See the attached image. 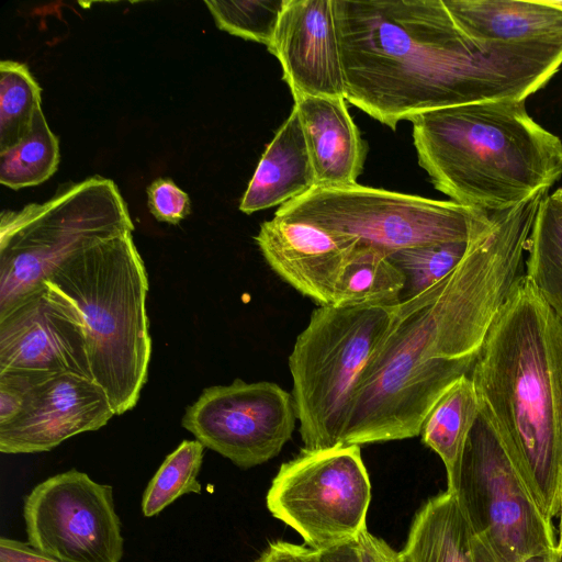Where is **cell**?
<instances>
[{
  "instance_id": "1",
  "label": "cell",
  "mask_w": 562,
  "mask_h": 562,
  "mask_svg": "<svg viewBox=\"0 0 562 562\" xmlns=\"http://www.w3.org/2000/svg\"><path fill=\"white\" fill-rule=\"evenodd\" d=\"M541 191L492 212L445 279L397 304L395 319L356 387L341 445L402 440L420 435L439 397L471 372L499 310L520 278Z\"/></svg>"
},
{
  "instance_id": "38",
  "label": "cell",
  "mask_w": 562,
  "mask_h": 562,
  "mask_svg": "<svg viewBox=\"0 0 562 562\" xmlns=\"http://www.w3.org/2000/svg\"><path fill=\"white\" fill-rule=\"evenodd\" d=\"M552 4L562 9V0H549Z\"/></svg>"
},
{
  "instance_id": "26",
  "label": "cell",
  "mask_w": 562,
  "mask_h": 562,
  "mask_svg": "<svg viewBox=\"0 0 562 562\" xmlns=\"http://www.w3.org/2000/svg\"><path fill=\"white\" fill-rule=\"evenodd\" d=\"M204 446L194 440H183L160 464L142 496V513L154 517L179 497L201 494L198 475L203 463Z\"/></svg>"
},
{
  "instance_id": "6",
  "label": "cell",
  "mask_w": 562,
  "mask_h": 562,
  "mask_svg": "<svg viewBox=\"0 0 562 562\" xmlns=\"http://www.w3.org/2000/svg\"><path fill=\"white\" fill-rule=\"evenodd\" d=\"M395 305L318 306L289 357L304 450L341 445L363 370L389 333Z\"/></svg>"
},
{
  "instance_id": "22",
  "label": "cell",
  "mask_w": 562,
  "mask_h": 562,
  "mask_svg": "<svg viewBox=\"0 0 562 562\" xmlns=\"http://www.w3.org/2000/svg\"><path fill=\"white\" fill-rule=\"evenodd\" d=\"M406 288V276L389 254L358 243L338 283L335 306L395 305Z\"/></svg>"
},
{
  "instance_id": "30",
  "label": "cell",
  "mask_w": 562,
  "mask_h": 562,
  "mask_svg": "<svg viewBox=\"0 0 562 562\" xmlns=\"http://www.w3.org/2000/svg\"><path fill=\"white\" fill-rule=\"evenodd\" d=\"M36 378L19 373L0 374V426L19 416Z\"/></svg>"
},
{
  "instance_id": "34",
  "label": "cell",
  "mask_w": 562,
  "mask_h": 562,
  "mask_svg": "<svg viewBox=\"0 0 562 562\" xmlns=\"http://www.w3.org/2000/svg\"><path fill=\"white\" fill-rule=\"evenodd\" d=\"M318 562H360L357 540L321 550Z\"/></svg>"
},
{
  "instance_id": "36",
  "label": "cell",
  "mask_w": 562,
  "mask_h": 562,
  "mask_svg": "<svg viewBox=\"0 0 562 562\" xmlns=\"http://www.w3.org/2000/svg\"><path fill=\"white\" fill-rule=\"evenodd\" d=\"M559 532H558V538H557V543H555V550L562 554V491H561V496H560V505H559Z\"/></svg>"
},
{
  "instance_id": "8",
  "label": "cell",
  "mask_w": 562,
  "mask_h": 562,
  "mask_svg": "<svg viewBox=\"0 0 562 562\" xmlns=\"http://www.w3.org/2000/svg\"><path fill=\"white\" fill-rule=\"evenodd\" d=\"M274 216L358 239L386 254L485 233L492 213L419 195L364 187H314L281 205Z\"/></svg>"
},
{
  "instance_id": "15",
  "label": "cell",
  "mask_w": 562,
  "mask_h": 562,
  "mask_svg": "<svg viewBox=\"0 0 562 562\" xmlns=\"http://www.w3.org/2000/svg\"><path fill=\"white\" fill-rule=\"evenodd\" d=\"M293 99H346L334 0H288L271 44Z\"/></svg>"
},
{
  "instance_id": "31",
  "label": "cell",
  "mask_w": 562,
  "mask_h": 562,
  "mask_svg": "<svg viewBox=\"0 0 562 562\" xmlns=\"http://www.w3.org/2000/svg\"><path fill=\"white\" fill-rule=\"evenodd\" d=\"M319 551L306 544L276 540L255 562H318Z\"/></svg>"
},
{
  "instance_id": "14",
  "label": "cell",
  "mask_w": 562,
  "mask_h": 562,
  "mask_svg": "<svg viewBox=\"0 0 562 562\" xmlns=\"http://www.w3.org/2000/svg\"><path fill=\"white\" fill-rule=\"evenodd\" d=\"M115 415L106 393L90 376H37L19 416L0 426V451H50L74 436L100 429Z\"/></svg>"
},
{
  "instance_id": "35",
  "label": "cell",
  "mask_w": 562,
  "mask_h": 562,
  "mask_svg": "<svg viewBox=\"0 0 562 562\" xmlns=\"http://www.w3.org/2000/svg\"><path fill=\"white\" fill-rule=\"evenodd\" d=\"M520 562H562V554L555 549L529 555Z\"/></svg>"
},
{
  "instance_id": "18",
  "label": "cell",
  "mask_w": 562,
  "mask_h": 562,
  "mask_svg": "<svg viewBox=\"0 0 562 562\" xmlns=\"http://www.w3.org/2000/svg\"><path fill=\"white\" fill-rule=\"evenodd\" d=\"M473 42L562 45V9L549 0H442Z\"/></svg>"
},
{
  "instance_id": "11",
  "label": "cell",
  "mask_w": 562,
  "mask_h": 562,
  "mask_svg": "<svg viewBox=\"0 0 562 562\" xmlns=\"http://www.w3.org/2000/svg\"><path fill=\"white\" fill-rule=\"evenodd\" d=\"M27 543L61 562H120L122 525L113 487L71 469L35 485L23 502Z\"/></svg>"
},
{
  "instance_id": "27",
  "label": "cell",
  "mask_w": 562,
  "mask_h": 562,
  "mask_svg": "<svg viewBox=\"0 0 562 562\" xmlns=\"http://www.w3.org/2000/svg\"><path fill=\"white\" fill-rule=\"evenodd\" d=\"M476 238L411 247L390 254L391 260L406 276L402 300L419 294L449 276Z\"/></svg>"
},
{
  "instance_id": "19",
  "label": "cell",
  "mask_w": 562,
  "mask_h": 562,
  "mask_svg": "<svg viewBox=\"0 0 562 562\" xmlns=\"http://www.w3.org/2000/svg\"><path fill=\"white\" fill-rule=\"evenodd\" d=\"M400 553L402 562H497L449 490L418 509Z\"/></svg>"
},
{
  "instance_id": "10",
  "label": "cell",
  "mask_w": 562,
  "mask_h": 562,
  "mask_svg": "<svg viewBox=\"0 0 562 562\" xmlns=\"http://www.w3.org/2000/svg\"><path fill=\"white\" fill-rule=\"evenodd\" d=\"M371 483L360 446L304 450L281 464L266 496L268 510L305 544L325 550L367 528Z\"/></svg>"
},
{
  "instance_id": "7",
  "label": "cell",
  "mask_w": 562,
  "mask_h": 562,
  "mask_svg": "<svg viewBox=\"0 0 562 562\" xmlns=\"http://www.w3.org/2000/svg\"><path fill=\"white\" fill-rule=\"evenodd\" d=\"M134 228L111 179L93 176L58 187L42 203L4 210L0 216V312L41 288L75 252Z\"/></svg>"
},
{
  "instance_id": "25",
  "label": "cell",
  "mask_w": 562,
  "mask_h": 562,
  "mask_svg": "<svg viewBox=\"0 0 562 562\" xmlns=\"http://www.w3.org/2000/svg\"><path fill=\"white\" fill-rule=\"evenodd\" d=\"M42 89L26 65L0 63V151L24 138L42 109Z\"/></svg>"
},
{
  "instance_id": "5",
  "label": "cell",
  "mask_w": 562,
  "mask_h": 562,
  "mask_svg": "<svg viewBox=\"0 0 562 562\" xmlns=\"http://www.w3.org/2000/svg\"><path fill=\"white\" fill-rule=\"evenodd\" d=\"M133 231L117 232L75 252L44 282L80 314L91 378L116 415L139 400L151 356L148 278Z\"/></svg>"
},
{
  "instance_id": "28",
  "label": "cell",
  "mask_w": 562,
  "mask_h": 562,
  "mask_svg": "<svg viewBox=\"0 0 562 562\" xmlns=\"http://www.w3.org/2000/svg\"><path fill=\"white\" fill-rule=\"evenodd\" d=\"M288 0L204 1L218 29L232 35L271 44Z\"/></svg>"
},
{
  "instance_id": "17",
  "label": "cell",
  "mask_w": 562,
  "mask_h": 562,
  "mask_svg": "<svg viewBox=\"0 0 562 562\" xmlns=\"http://www.w3.org/2000/svg\"><path fill=\"white\" fill-rule=\"evenodd\" d=\"M315 176V187L357 183L367 148L346 99L303 97L294 100Z\"/></svg>"
},
{
  "instance_id": "37",
  "label": "cell",
  "mask_w": 562,
  "mask_h": 562,
  "mask_svg": "<svg viewBox=\"0 0 562 562\" xmlns=\"http://www.w3.org/2000/svg\"><path fill=\"white\" fill-rule=\"evenodd\" d=\"M553 199H555L562 205V188L558 189L553 194H551Z\"/></svg>"
},
{
  "instance_id": "20",
  "label": "cell",
  "mask_w": 562,
  "mask_h": 562,
  "mask_svg": "<svg viewBox=\"0 0 562 562\" xmlns=\"http://www.w3.org/2000/svg\"><path fill=\"white\" fill-rule=\"evenodd\" d=\"M299 115L292 109L289 117L267 146L240 200L245 214L283 205L315 187Z\"/></svg>"
},
{
  "instance_id": "3",
  "label": "cell",
  "mask_w": 562,
  "mask_h": 562,
  "mask_svg": "<svg viewBox=\"0 0 562 562\" xmlns=\"http://www.w3.org/2000/svg\"><path fill=\"white\" fill-rule=\"evenodd\" d=\"M470 378L552 520L562 491V319L525 274L495 317Z\"/></svg>"
},
{
  "instance_id": "2",
  "label": "cell",
  "mask_w": 562,
  "mask_h": 562,
  "mask_svg": "<svg viewBox=\"0 0 562 562\" xmlns=\"http://www.w3.org/2000/svg\"><path fill=\"white\" fill-rule=\"evenodd\" d=\"M346 101L395 130L440 108L525 100L562 65V45L470 40L442 0H334Z\"/></svg>"
},
{
  "instance_id": "24",
  "label": "cell",
  "mask_w": 562,
  "mask_h": 562,
  "mask_svg": "<svg viewBox=\"0 0 562 562\" xmlns=\"http://www.w3.org/2000/svg\"><path fill=\"white\" fill-rule=\"evenodd\" d=\"M59 158L58 138L40 109L29 134L0 151V183L14 190L41 184L55 173Z\"/></svg>"
},
{
  "instance_id": "32",
  "label": "cell",
  "mask_w": 562,
  "mask_h": 562,
  "mask_svg": "<svg viewBox=\"0 0 562 562\" xmlns=\"http://www.w3.org/2000/svg\"><path fill=\"white\" fill-rule=\"evenodd\" d=\"M357 540L360 562H402L401 553L366 528Z\"/></svg>"
},
{
  "instance_id": "33",
  "label": "cell",
  "mask_w": 562,
  "mask_h": 562,
  "mask_svg": "<svg viewBox=\"0 0 562 562\" xmlns=\"http://www.w3.org/2000/svg\"><path fill=\"white\" fill-rule=\"evenodd\" d=\"M0 562H61L32 548L27 542L1 537Z\"/></svg>"
},
{
  "instance_id": "9",
  "label": "cell",
  "mask_w": 562,
  "mask_h": 562,
  "mask_svg": "<svg viewBox=\"0 0 562 562\" xmlns=\"http://www.w3.org/2000/svg\"><path fill=\"white\" fill-rule=\"evenodd\" d=\"M447 490L456 495L468 521L497 562H520L555 549L551 520L533 498L481 402Z\"/></svg>"
},
{
  "instance_id": "21",
  "label": "cell",
  "mask_w": 562,
  "mask_h": 562,
  "mask_svg": "<svg viewBox=\"0 0 562 562\" xmlns=\"http://www.w3.org/2000/svg\"><path fill=\"white\" fill-rule=\"evenodd\" d=\"M479 411L480 400L475 386L470 375H463L446 390L423 423L422 441L443 462L447 484L457 473Z\"/></svg>"
},
{
  "instance_id": "23",
  "label": "cell",
  "mask_w": 562,
  "mask_h": 562,
  "mask_svg": "<svg viewBox=\"0 0 562 562\" xmlns=\"http://www.w3.org/2000/svg\"><path fill=\"white\" fill-rule=\"evenodd\" d=\"M526 278L562 319V205L546 194L527 241Z\"/></svg>"
},
{
  "instance_id": "29",
  "label": "cell",
  "mask_w": 562,
  "mask_h": 562,
  "mask_svg": "<svg viewBox=\"0 0 562 562\" xmlns=\"http://www.w3.org/2000/svg\"><path fill=\"white\" fill-rule=\"evenodd\" d=\"M147 198L150 213L160 222L176 225L191 211L188 194L170 179L153 181L147 188Z\"/></svg>"
},
{
  "instance_id": "4",
  "label": "cell",
  "mask_w": 562,
  "mask_h": 562,
  "mask_svg": "<svg viewBox=\"0 0 562 562\" xmlns=\"http://www.w3.org/2000/svg\"><path fill=\"white\" fill-rule=\"evenodd\" d=\"M411 122L420 167L459 204L507 210L562 175V140L532 120L525 100L446 106Z\"/></svg>"
},
{
  "instance_id": "13",
  "label": "cell",
  "mask_w": 562,
  "mask_h": 562,
  "mask_svg": "<svg viewBox=\"0 0 562 562\" xmlns=\"http://www.w3.org/2000/svg\"><path fill=\"white\" fill-rule=\"evenodd\" d=\"M1 373L91 378L81 316L45 283L0 312Z\"/></svg>"
},
{
  "instance_id": "16",
  "label": "cell",
  "mask_w": 562,
  "mask_h": 562,
  "mask_svg": "<svg viewBox=\"0 0 562 562\" xmlns=\"http://www.w3.org/2000/svg\"><path fill=\"white\" fill-rule=\"evenodd\" d=\"M255 240L270 268L318 306H331L345 265L358 239L273 216Z\"/></svg>"
},
{
  "instance_id": "12",
  "label": "cell",
  "mask_w": 562,
  "mask_h": 562,
  "mask_svg": "<svg viewBox=\"0 0 562 562\" xmlns=\"http://www.w3.org/2000/svg\"><path fill=\"white\" fill-rule=\"evenodd\" d=\"M296 420L293 396L280 385L236 379L203 390L181 424L205 448L248 469L278 456Z\"/></svg>"
}]
</instances>
